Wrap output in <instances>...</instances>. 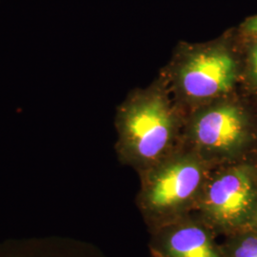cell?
Instances as JSON below:
<instances>
[{
	"label": "cell",
	"mask_w": 257,
	"mask_h": 257,
	"mask_svg": "<svg viewBox=\"0 0 257 257\" xmlns=\"http://www.w3.org/2000/svg\"><path fill=\"white\" fill-rule=\"evenodd\" d=\"M236 65L222 49H209L191 55L179 79L184 92L193 98H210L228 92L235 80Z\"/></svg>",
	"instance_id": "8992f818"
},
{
	"label": "cell",
	"mask_w": 257,
	"mask_h": 257,
	"mask_svg": "<svg viewBox=\"0 0 257 257\" xmlns=\"http://www.w3.org/2000/svg\"><path fill=\"white\" fill-rule=\"evenodd\" d=\"M222 257H257V229L253 227L223 236Z\"/></svg>",
	"instance_id": "52a82bcc"
},
{
	"label": "cell",
	"mask_w": 257,
	"mask_h": 257,
	"mask_svg": "<svg viewBox=\"0 0 257 257\" xmlns=\"http://www.w3.org/2000/svg\"><path fill=\"white\" fill-rule=\"evenodd\" d=\"M210 169L211 164L192 151L173 153L145 170L137 203L149 229L193 213Z\"/></svg>",
	"instance_id": "6da1fadb"
},
{
	"label": "cell",
	"mask_w": 257,
	"mask_h": 257,
	"mask_svg": "<svg viewBox=\"0 0 257 257\" xmlns=\"http://www.w3.org/2000/svg\"><path fill=\"white\" fill-rule=\"evenodd\" d=\"M150 230L154 257H222L216 234L194 213Z\"/></svg>",
	"instance_id": "5b68a950"
},
{
	"label": "cell",
	"mask_w": 257,
	"mask_h": 257,
	"mask_svg": "<svg viewBox=\"0 0 257 257\" xmlns=\"http://www.w3.org/2000/svg\"><path fill=\"white\" fill-rule=\"evenodd\" d=\"M250 64L252 68V73L257 80V44L252 48L250 53Z\"/></svg>",
	"instance_id": "ba28073f"
},
{
	"label": "cell",
	"mask_w": 257,
	"mask_h": 257,
	"mask_svg": "<svg viewBox=\"0 0 257 257\" xmlns=\"http://www.w3.org/2000/svg\"><path fill=\"white\" fill-rule=\"evenodd\" d=\"M120 153L144 171L172 155L175 122L169 106L158 95L133 102L119 116Z\"/></svg>",
	"instance_id": "3957f363"
},
{
	"label": "cell",
	"mask_w": 257,
	"mask_h": 257,
	"mask_svg": "<svg viewBox=\"0 0 257 257\" xmlns=\"http://www.w3.org/2000/svg\"><path fill=\"white\" fill-rule=\"evenodd\" d=\"M252 227L257 229V210L256 213H255V217H254V220H253V224H252Z\"/></svg>",
	"instance_id": "30bf717a"
},
{
	"label": "cell",
	"mask_w": 257,
	"mask_h": 257,
	"mask_svg": "<svg viewBox=\"0 0 257 257\" xmlns=\"http://www.w3.org/2000/svg\"><path fill=\"white\" fill-rule=\"evenodd\" d=\"M245 28L248 30V32L257 35V16L248 19L245 24Z\"/></svg>",
	"instance_id": "9c48e42d"
},
{
	"label": "cell",
	"mask_w": 257,
	"mask_h": 257,
	"mask_svg": "<svg viewBox=\"0 0 257 257\" xmlns=\"http://www.w3.org/2000/svg\"><path fill=\"white\" fill-rule=\"evenodd\" d=\"M194 152L209 164L212 161L235 163L250 141L248 123L242 111L223 105L201 113L192 128Z\"/></svg>",
	"instance_id": "277c9868"
},
{
	"label": "cell",
	"mask_w": 257,
	"mask_h": 257,
	"mask_svg": "<svg viewBox=\"0 0 257 257\" xmlns=\"http://www.w3.org/2000/svg\"><path fill=\"white\" fill-rule=\"evenodd\" d=\"M257 210V167L230 163L210 173L193 212L216 236L252 227Z\"/></svg>",
	"instance_id": "7a4b0ae2"
}]
</instances>
